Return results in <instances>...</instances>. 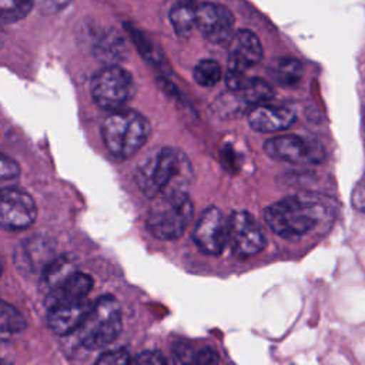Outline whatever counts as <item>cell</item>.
<instances>
[{"instance_id": "1", "label": "cell", "mask_w": 365, "mask_h": 365, "mask_svg": "<svg viewBox=\"0 0 365 365\" xmlns=\"http://www.w3.org/2000/svg\"><path fill=\"white\" fill-rule=\"evenodd\" d=\"M191 164L182 151L161 147L150 151L137 165L135 182L150 198L168 191H187Z\"/></svg>"}, {"instance_id": "2", "label": "cell", "mask_w": 365, "mask_h": 365, "mask_svg": "<svg viewBox=\"0 0 365 365\" xmlns=\"http://www.w3.org/2000/svg\"><path fill=\"white\" fill-rule=\"evenodd\" d=\"M148 120L135 110L120 108L103 123L101 134L110 154L118 160L133 157L150 137Z\"/></svg>"}, {"instance_id": "3", "label": "cell", "mask_w": 365, "mask_h": 365, "mask_svg": "<svg viewBox=\"0 0 365 365\" xmlns=\"http://www.w3.org/2000/svg\"><path fill=\"white\" fill-rule=\"evenodd\" d=\"M268 227L279 237L297 240L311 232L319 218L321 207L314 200L287 197L271 204L264 211Z\"/></svg>"}, {"instance_id": "4", "label": "cell", "mask_w": 365, "mask_h": 365, "mask_svg": "<svg viewBox=\"0 0 365 365\" xmlns=\"http://www.w3.org/2000/svg\"><path fill=\"white\" fill-rule=\"evenodd\" d=\"M194 207L187 191H168L154 197L147 215V228L158 240L180 238L191 217Z\"/></svg>"}, {"instance_id": "5", "label": "cell", "mask_w": 365, "mask_h": 365, "mask_svg": "<svg viewBox=\"0 0 365 365\" xmlns=\"http://www.w3.org/2000/svg\"><path fill=\"white\" fill-rule=\"evenodd\" d=\"M123 328L121 308L111 295L100 297L77 328L78 339L87 349H100L118 338Z\"/></svg>"}, {"instance_id": "6", "label": "cell", "mask_w": 365, "mask_h": 365, "mask_svg": "<svg viewBox=\"0 0 365 365\" xmlns=\"http://www.w3.org/2000/svg\"><path fill=\"white\" fill-rule=\"evenodd\" d=\"M135 84L133 76L123 67L110 64L98 70L91 80V96L104 110L123 108L134 96Z\"/></svg>"}, {"instance_id": "7", "label": "cell", "mask_w": 365, "mask_h": 365, "mask_svg": "<svg viewBox=\"0 0 365 365\" xmlns=\"http://www.w3.org/2000/svg\"><path fill=\"white\" fill-rule=\"evenodd\" d=\"M227 232L232 254L238 258H250L267 244L262 230L247 211L231 212L227 218Z\"/></svg>"}, {"instance_id": "8", "label": "cell", "mask_w": 365, "mask_h": 365, "mask_svg": "<svg viewBox=\"0 0 365 365\" xmlns=\"http://www.w3.org/2000/svg\"><path fill=\"white\" fill-rule=\"evenodd\" d=\"M37 217L34 200L23 190L0 188V227L20 231L30 227Z\"/></svg>"}, {"instance_id": "9", "label": "cell", "mask_w": 365, "mask_h": 365, "mask_svg": "<svg viewBox=\"0 0 365 365\" xmlns=\"http://www.w3.org/2000/svg\"><path fill=\"white\" fill-rule=\"evenodd\" d=\"M192 240L195 245L208 255H218L228 244L227 218L222 211L211 205L205 208L192 231Z\"/></svg>"}, {"instance_id": "10", "label": "cell", "mask_w": 365, "mask_h": 365, "mask_svg": "<svg viewBox=\"0 0 365 365\" xmlns=\"http://www.w3.org/2000/svg\"><path fill=\"white\" fill-rule=\"evenodd\" d=\"M264 150L271 158L292 164H312L324 157L317 143L298 135L272 137L265 141Z\"/></svg>"}, {"instance_id": "11", "label": "cell", "mask_w": 365, "mask_h": 365, "mask_svg": "<svg viewBox=\"0 0 365 365\" xmlns=\"http://www.w3.org/2000/svg\"><path fill=\"white\" fill-rule=\"evenodd\" d=\"M195 27L211 43L221 44L231 38L234 17L231 11L215 3H201L195 7Z\"/></svg>"}, {"instance_id": "12", "label": "cell", "mask_w": 365, "mask_h": 365, "mask_svg": "<svg viewBox=\"0 0 365 365\" xmlns=\"http://www.w3.org/2000/svg\"><path fill=\"white\" fill-rule=\"evenodd\" d=\"M91 304L84 299L57 302L48 307L47 327L57 335H67L81 325L87 317Z\"/></svg>"}, {"instance_id": "13", "label": "cell", "mask_w": 365, "mask_h": 365, "mask_svg": "<svg viewBox=\"0 0 365 365\" xmlns=\"http://www.w3.org/2000/svg\"><path fill=\"white\" fill-rule=\"evenodd\" d=\"M262 58L259 38L250 30H238L231 36L228 68L245 71L258 64Z\"/></svg>"}, {"instance_id": "14", "label": "cell", "mask_w": 365, "mask_h": 365, "mask_svg": "<svg viewBox=\"0 0 365 365\" xmlns=\"http://www.w3.org/2000/svg\"><path fill=\"white\" fill-rule=\"evenodd\" d=\"M297 120V114L291 107L257 104L248 113V123L252 130L259 133H275L289 128Z\"/></svg>"}, {"instance_id": "15", "label": "cell", "mask_w": 365, "mask_h": 365, "mask_svg": "<svg viewBox=\"0 0 365 365\" xmlns=\"http://www.w3.org/2000/svg\"><path fill=\"white\" fill-rule=\"evenodd\" d=\"M93 288V278L84 272H73L60 287L46 295L47 305H54L64 301L84 299Z\"/></svg>"}, {"instance_id": "16", "label": "cell", "mask_w": 365, "mask_h": 365, "mask_svg": "<svg viewBox=\"0 0 365 365\" xmlns=\"http://www.w3.org/2000/svg\"><path fill=\"white\" fill-rule=\"evenodd\" d=\"M76 264L73 259L67 255H61L57 258H53L44 268L41 274V289L44 294L53 292L57 287H60L73 272H76Z\"/></svg>"}, {"instance_id": "17", "label": "cell", "mask_w": 365, "mask_h": 365, "mask_svg": "<svg viewBox=\"0 0 365 365\" xmlns=\"http://www.w3.org/2000/svg\"><path fill=\"white\" fill-rule=\"evenodd\" d=\"M238 91L241 93L242 98L247 103H251L255 106L268 103L269 100L274 98V94H275L274 88L269 83H267L262 78H257V77L247 78Z\"/></svg>"}, {"instance_id": "18", "label": "cell", "mask_w": 365, "mask_h": 365, "mask_svg": "<svg viewBox=\"0 0 365 365\" xmlns=\"http://www.w3.org/2000/svg\"><path fill=\"white\" fill-rule=\"evenodd\" d=\"M272 74L279 84L291 87L301 81L304 76V67L297 58L284 57L275 63Z\"/></svg>"}, {"instance_id": "19", "label": "cell", "mask_w": 365, "mask_h": 365, "mask_svg": "<svg viewBox=\"0 0 365 365\" xmlns=\"http://www.w3.org/2000/svg\"><path fill=\"white\" fill-rule=\"evenodd\" d=\"M170 23L177 34L188 36L195 27V7L191 3H177L170 10Z\"/></svg>"}, {"instance_id": "20", "label": "cell", "mask_w": 365, "mask_h": 365, "mask_svg": "<svg viewBox=\"0 0 365 365\" xmlns=\"http://www.w3.org/2000/svg\"><path fill=\"white\" fill-rule=\"evenodd\" d=\"M24 328V317L14 307L0 299V338L21 332Z\"/></svg>"}, {"instance_id": "21", "label": "cell", "mask_w": 365, "mask_h": 365, "mask_svg": "<svg viewBox=\"0 0 365 365\" xmlns=\"http://www.w3.org/2000/svg\"><path fill=\"white\" fill-rule=\"evenodd\" d=\"M192 74H194V80L200 86L212 87L221 80L222 70L217 61L205 58V60H201L197 63Z\"/></svg>"}, {"instance_id": "22", "label": "cell", "mask_w": 365, "mask_h": 365, "mask_svg": "<svg viewBox=\"0 0 365 365\" xmlns=\"http://www.w3.org/2000/svg\"><path fill=\"white\" fill-rule=\"evenodd\" d=\"M33 0H0V23H14L27 16Z\"/></svg>"}, {"instance_id": "23", "label": "cell", "mask_w": 365, "mask_h": 365, "mask_svg": "<svg viewBox=\"0 0 365 365\" xmlns=\"http://www.w3.org/2000/svg\"><path fill=\"white\" fill-rule=\"evenodd\" d=\"M123 40L117 33H104L96 44V54L104 60H115L123 53Z\"/></svg>"}, {"instance_id": "24", "label": "cell", "mask_w": 365, "mask_h": 365, "mask_svg": "<svg viewBox=\"0 0 365 365\" xmlns=\"http://www.w3.org/2000/svg\"><path fill=\"white\" fill-rule=\"evenodd\" d=\"M128 362H131V358L128 351L124 348H117V349L103 352L96 361V364H103V365H118V364H128Z\"/></svg>"}, {"instance_id": "25", "label": "cell", "mask_w": 365, "mask_h": 365, "mask_svg": "<svg viewBox=\"0 0 365 365\" xmlns=\"http://www.w3.org/2000/svg\"><path fill=\"white\" fill-rule=\"evenodd\" d=\"M19 174H20L19 164L13 158L4 154H0V180H11V178H16Z\"/></svg>"}, {"instance_id": "26", "label": "cell", "mask_w": 365, "mask_h": 365, "mask_svg": "<svg viewBox=\"0 0 365 365\" xmlns=\"http://www.w3.org/2000/svg\"><path fill=\"white\" fill-rule=\"evenodd\" d=\"M70 0H33V6H36L43 13H57L61 11Z\"/></svg>"}, {"instance_id": "27", "label": "cell", "mask_w": 365, "mask_h": 365, "mask_svg": "<svg viewBox=\"0 0 365 365\" xmlns=\"http://www.w3.org/2000/svg\"><path fill=\"white\" fill-rule=\"evenodd\" d=\"M133 362L140 365H148V364L157 365V364H165V358L158 351H144L138 354Z\"/></svg>"}, {"instance_id": "28", "label": "cell", "mask_w": 365, "mask_h": 365, "mask_svg": "<svg viewBox=\"0 0 365 365\" xmlns=\"http://www.w3.org/2000/svg\"><path fill=\"white\" fill-rule=\"evenodd\" d=\"M192 361L197 364H215V362H218V356L214 351L205 348V349H201L200 352L194 354Z\"/></svg>"}, {"instance_id": "29", "label": "cell", "mask_w": 365, "mask_h": 365, "mask_svg": "<svg viewBox=\"0 0 365 365\" xmlns=\"http://www.w3.org/2000/svg\"><path fill=\"white\" fill-rule=\"evenodd\" d=\"M175 1H178V3H192L195 0H175Z\"/></svg>"}, {"instance_id": "30", "label": "cell", "mask_w": 365, "mask_h": 365, "mask_svg": "<svg viewBox=\"0 0 365 365\" xmlns=\"http://www.w3.org/2000/svg\"><path fill=\"white\" fill-rule=\"evenodd\" d=\"M0 271H1V264H0Z\"/></svg>"}, {"instance_id": "31", "label": "cell", "mask_w": 365, "mask_h": 365, "mask_svg": "<svg viewBox=\"0 0 365 365\" xmlns=\"http://www.w3.org/2000/svg\"><path fill=\"white\" fill-rule=\"evenodd\" d=\"M0 362H1V358H0Z\"/></svg>"}]
</instances>
